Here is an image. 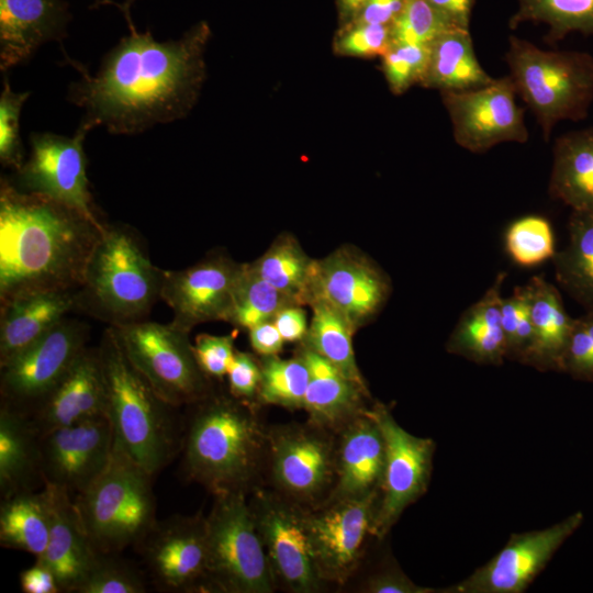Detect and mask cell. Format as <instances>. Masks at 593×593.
Instances as JSON below:
<instances>
[{"mask_svg":"<svg viewBox=\"0 0 593 593\" xmlns=\"http://www.w3.org/2000/svg\"><path fill=\"white\" fill-rule=\"evenodd\" d=\"M505 277L499 272L484 294L461 314L447 340V351L479 363L500 365L506 358L501 321Z\"/></svg>","mask_w":593,"mask_h":593,"instance_id":"obj_28","label":"cell"},{"mask_svg":"<svg viewBox=\"0 0 593 593\" xmlns=\"http://www.w3.org/2000/svg\"><path fill=\"white\" fill-rule=\"evenodd\" d=\"M506 248L522 266H534L552 258L556 250L549 222L535 215L515 221L506 232Z\"/></svg>","mask_w":593,"mask_h":593,"instance_id":"obj_41","label":"cell"},{"mask_svg":"<svg viewBox=\"0 0 593 593\" xmlns=\"http://www.w3.org/2000/svg\"><path fill=\"white\" fill-rule=\"evenodd\" d=\"M235 334L210 335L201 334L195 337L193 353L202 372L208 378L221 379L227 374L234 359Z\"/></svg>","mask_w":593,"mask_h":593,"instance_id":"obj_47","label":"cell"},{"mask_svg":"<svg viewBox=\"0 0 593 593\" xmlns=\"http://www.w3.org/2000/svg\"><path fill=\"white\" fill-rule=\"evenodd\" d=\"M249 343L259 356L278 355L284 340L272 320L259 323L248 329Z\"/></svg>","mask_w":593,"mask_h":593,"instance_id":"obj_52","label":"cell"},{"mask_svg":"<svg viewBox=\"0 0 593 593\" xmlns=\"http://www.w3.org/2000/svg\"><path fill=\"white\" fill-rule=\"evenodd\" d=\"M339 430L336 478L326 502L360 499L379 492L384 472L385 445L369 409Z\"/></svg>","mask_w":593,"mask_h":593,"instance_id":"obj_23","label":"cell"},{"mask_svg":"<svg viewBox=\"0 0 593 593\" xmlns=\"http://www.w3.org/2000/svg\"><path fill=\"white\" fill-rule=\"evenodd\" d=\"M528 284L534 336L525 363L561 370L573 318L568 315L558 289L542 276L533 277Z\"/></svg>","mask_w":593,"mask_h":593,"instance_id":"obj_31","label":"cell"},{"mask_svg":"<svg viewBox=\"0 0 593 593\" xmlns=\"http://www.w3.org/2000/svg\"><path fill=\"white\" fill-rule=\"evenodd\" d=\"M511 30L526 22L548 26L545 42L552 45L573 32L593 35V0H516Z\"/></svg>","mask_w":593,"mask_h":593,"instance_id":"obj_37","label":"cell"},{"mask_svg":"<svg viewBox=\"0 0 593 593\" xmlns=\"http://www.w3.org/2000/svg\"><path fill=\"white\" fill-rule=\"evenodd\" d=\"M100 417L107 416L99 353L86 347L29 418L41 436Z\"/></svg>","mask_w":593,"mask_h":593,"instance_id":"obj_22","label":"cell"},{"mask_svg":"<svg viewBox=\"0 0 593 593\" xmlns=\"http://www.w3.org/2000/svg\"><path fill=\"white\" fill-rule=\"evenodd\" d=\"M284 343H301L307 331V315L303 305H289L272 318Z\"/></svg>","mask_w":593,"mask_h":593,"instance_id":"obj_50","label":"cell"},{"mask_svg":"<svg viewBox=\"0 0 593 593\" xmlns=\"http://www.w3.org/2000/svg\"><path fill=\"white\" fill-rule=\"evenodd\" d=\"M548 189L572 212L593 216V127L556 138Z\"/></svg>","mask_w":593,"mask_h":593,"instance_id":"obj_29","label":"cell"},{"mask_svg":"<svg viewBox=\"0 0 593 593\" xmlns=\"http://www.w3.org/2000/svg\"><path fill=\"white\" fill-rule=\"evenodd\" d=\"M324 430L310 423L268 435L272 479L284 497L301 506L329 495L335 483L336 444Z\"/></svg>","mask_w":593,"mask_h":593,"instance_id":"obj_14","label":"cell"},{"mask_svg":"<svg viewBox=\"0 0 593 593\" xmlns=\"http://www.w3.org/2000/svg\"><path fill=\"white\" fill-rule=\"evenodd\" d=\"M260 384L257 401L286 409H303L309 383V369L296 355L282 359L278 355L260 356Z\"/></svg>","mask_w":593,"mask_h":593,"instance_id":"obj_38","label":"cell"},{"mask_svg":"<svg viewBox=\"0 0 593 593\" xmlns=\"http://www.w3.org/2000/svg\"><path fill=\"white\" fill-rule=\"evenodd\" d=\"M41 437L44 484L79 494L105 469L113 452V434L107 417L55 428Z\"/></svg>","mask_w":593,"mask_h":593,"instance_id":"obj_21","label":"cell"},{"mask_svg":"<svg viewBox=\"0 0 593 593\" xmlns=\"http://www.w3.org/2000/svg\"><path fill=\"white\" fill-rule=\"evenodd\" d=\"M309 306L312 309V318L301 345L325 358L350 380L367 388L353 347V336L357 328L342 312L323 300H314Z\"/></svg>","mask_w":593,"mask_h":593,"instance_id":"obj_35","label":"cell"},{"mask_svg":"<svg viewBox=\"0 0 593 593\" xmlns=\"http://www.w3.org/2000/svg\"><path fill=\"white\" fill-rule=\"evenodd\" d=\"M454 27L469 30L474 0H427Z\"/></svg>","mask_w":593,"mask_h":593,"instance_id":"obj_55","label":"cell"},{"mask_svg":"<svg viewBox=\"0 0 593 593\" xmlns=\"http://www.w3.org/2000/svg\"><path fill=\"white\" fill-rule=\"evenodd\" d=\"M77 306V290L33 291L1 303L0 366L43 338Z\"/></svg>","mask_w":593,"mask_h":593,"instance_id":"obj_26","label":"cell"},{"mask_svg":"<svg viewBox=\"0 0 593 593\" xmlns=\"http://www.w3.org/2000/svg\"><path fill=\"white\" fill-rule=\"evenodd\" d=\"M71 20L65 0H0V68L26 63L47 42H61Z\"/></svg>","mask_w":593,"mask_h":593,"instance_id":"obj_24","label":"cell"},{"mask_svg":"<svg viewBox=\"0 0 593 593\" xmlns=\"http://www.w3.org/2000/svg\"><path fill=\"white\" fill-rule=\"evenodd\" d=\"M43 486L49 500L51 530L47 547L36 560L53 571L61 592H75L101 553L92 546L71 494L49 483Z\"/></svg>","mask_w":593,"mask_h":593,"instance_id":"obj_25","label":"cell"},{"mask_svg":"<svg viewBox=\"0 0 593 593\" xmlns=\"http://www.w3.org/2000/svg\"><path fill=\"white\" fill-rule=\"evenodd\" d=\"M125 20L128 34L103 56L93 76L66 57L80 74L67 98L85 111L81 122L90 128L132 135L190 111L204 76L209 30L200 23L178 40L159 42L148 31L138 32L131 16Z\"/></svg>","mask_w":593,"mask_h":593,"instance_id":"obj_1","label":"cell"},{"mask_svg":"<svg viewBox=\"0 0 593 593\" xmlns=\"http://www.w3.org/2000/svg\"><path fill=\"white\" fill-rule=\"evenodd\" d=\"M88 327L64 318L27 349L0 366L1 405L27 417L68 371L86 348Z\"/></svg>","mask_w":593,"mask_h":593,"instance_id":"obj_10","label":"cell"},{"mask_svg":"<svg viewBox=\"0 0 593 593\" xmlns=\"http://www.w3.org/2000/svg\"><path fill=\"white\" fill-rule=\"evenodd\" d=\"M104 225L1 179L0 300L42 290H78Z\"/></svg>","mask_w":593,"mask_h":593,"instance_id":"obj_2","label":"cell"},{"mask_svg":"<svg viewBox=\"0 0 593 593\" xmlns=\"http://www.w3.org/2000/svg\"><path fill=\"white\" fill-rule=\"evenodd\" d=\"M163 270L156 268L127 230L105 226L77 290L78 306L112 325L141 321L160 298Z\"/></svg>","mask_w":593,"mask_h":593,"instance_id":"obj_5","label":"cell"},{"mask_svg":"<svg viewBox=\"0 0 593 593\" xmlns=\"http://www.w3.org/2000/svg\"><path fill=\"white\" fill-rule=\"evenodd\" d=\"M30 91L15 92L8 78H3L0 97V161L5 167L19 170L23 165V144L20 137V115Z\"/></svg>","mask_w":593,"mask_h":593,"instance_id":"obj_45","label":"cell"},{"mask_svg":"<svg viewBox=\"0 0 593 593\" xmlns=\"http://www.w3.org/2000/svg\"><path fill=\"white\" fill-rule=\"evenodd\" d=\"M249 506L273 574L291 591L312 593L321 579L306 525V511L287 499L255 488Z\"/></svg>","mask_w":593,"mask_h":593,"instance_id":"obj_12","label":"cell"},{"mask_svg":"<svg viewBox=\"0 0 593 593\" xmlns=\"http://www.w3.org/2000/svg\"><path fill=\"white\" fill-rule=\"evenodd\" d=\"M567 246L552 261L559 286L585 311L593 310V216L572 212Z\"/></svg>","mask_w":593,"mask_h":593,"instance_id":"obj_36","label":"cell"},{"mask_svg":"<svg viewBox=\"0 0 593 593\" xmlns=\"http://www.w3.org/2000/svg\"><path fill=\"white\" fill-rule=\"evenodd\" d=\"M407 0H368L359 11V23L391 25Z\"/></svg>","mask_w":593,"mask_h":593,"instance_id":"obj_54","label":"cell"},{"mask_svg":"<svg viewBox=\"0 0 593 593\" xmlns=\"http://www.w3.org/2000/svg\"><path fill=\"white\" fill-rule=\"evenodd\" d=\"M51 507L43 486L40 492L23 491L2 499L0 544L40 558L48 544Z\"/></svg>","mask_w":593,"mask_h":593,"instance_id":"obj_34","label":"cell"},{"mask_svg":"<svg viewBox=\"0 0 593 593\" xmlns=\"http://www.w3.org/2000/svg\"><path fill=\"white\" fill-rule=\"evenodd\" d=\"M136 548L160 591L206 589V517L202 514L157 521Z\"/></svg>","mask_w":593,"mask_h":593,"instance_id":"obj_17","label":"cell"},{"mask_svg":"<svg viewBox=\"0 0 593 593\" xmlns=\"http://www.w3.org/2000/svg\"><path fill=\"white\" fill-rule=\"evenodd\" d=\"M298 354L309 369L303 410L310 423L325 429H340L367 410L365 401L370 396L368 388L350 380L325 358L303 345Z\"/></svg>","mask_w":593,"mask_h":593,"instance_id":"obj_27","label":"cell"},{"mask_svg":"<svg viewBox=\"0 0 593 593\" xmlns=\"http://www.w3.org/2000/svg\"><path fill=\"white\" fill-rule=\"evenodd\" d=\"M147 586L141 573L112 555H100L75 593H144Z\"/></svg>","mask_w":593,"mask_h":593,"instance_id":"obj_43","label":"cell"},{"mask_svg":"<svg viewBox=\"0 0 593 593\" xmlns=\"http://www.w3.org/2000/svg\"><path fill=\"white\" fill-rule=\"evenodd\" d=\"M206 589L270 593L276 577L244 493L215 495L206 516Z\"/></svg>","mask_w":593,"mask_h":593,"instance_id":"obj_8","label":"cell"},{"mask_svg":"<svg viewBox=\"0 0 593 593\" xmlns=\"http://www.w3.org/2000/svg\"><path fill=\"white\" fill-rule=\"evenodd\" d=\"M368 0H340L343 7L347 10V11H356V10H361V8L363 7V4L367 2Z\"/></svg>","mask_w":593,"mask_h":593,"instance_id":"obj_57","label":"cell"},{"mask_svg":"<svg viewBox=\"0 0 593 593\" xmlns=\"http://www.w3.org/2000/svg\"><path fill=\"white\" fill-rule=\"evenodd\" d=\"M98 353L113 449L154 475L169 463L177 448L174 406L132 365L113 326L104 331Z\"/></svg>","mask_w":593,"mask_h":593,"instance_id":"obj_4","label":"cell"},{"mask_svg":"<svg viewBox=\"0 0 593 593\" xmlns=\"http://www.w3.org/2000/svg\"><path fill=\"white\" fill-rule=\"evenodd\" d=\"M195 405L183 437L186 477L215 495L253 491L268 434L250 403L212 392Z\"/></svg>","mask_w":593,"mask_h":593,"instance_id":"obj_3","label":"cell"},{"mask_svg":"<svg viewBox=\"0 0 593 593\" xmlns=\"http://www.w3.org/2000/svg\"><path fill=\"white\" fill-rule=\"evenodd\" d=\"M429 46L391 44L382 56L383 72L394 93H402L414 83H422L427 70Z\"/></svg>","mask_w":593,"mask_h":593,"instance_id":"obj_44","label":"cell"},{"mask_svg":"<svg viewBox=\"0 0 593 593\" xmlns=\"http://www.w3.org/2000/svg\"><path fill=\"white\" fill-rule=\"evenodd\" d=\"M226 376L231 395L250 404L257 400L261 371L254 355L236 350Z\"/></svg>","mask_w":593,"mask_h":593,"instance_id":"obj_49","label":"cell"},{"mask_svg":"<svg viewBox=\"0 0 593 593\" xmlns=\"http://www.w3.org/2000/svg\"><path fill=\"white\" fill-rule=\"evenodd\" d=\"M505 60L517 96L528 105L548 141L560 121H581L593 102V55L546 51L511 35Z\"/></svg>","mask_w":593,"mask_h":593,"instance_id":"obj_6","label":"cell"},{"mask_svg":"<svg viewBox=\"0 0 593 593\" xmlns=\"http://www.w3.org/2000/svg\"><path fill=\"white\" fill-rule=\"evenodd\" d=\"M112 326L132 365L166 403L174 407L194 404L211 393L189 333L171 323L148 321Z\"/></svg>","mask_w":593,"mask_h":593,"instance_id":"obj_9","label":"cell"},{"mask_svg":"<svg viewBox=\"0 0 593 593\" xmlns=\"http://www.w3.org/2000/svg\"><path fill=\"white\" fill-rule=\"evenodd\" d=\"M20 585L24 593L61 592L53 571L37 560L32 567L21 572Z\"/></svg>","mask_w":593,"mask_h":593,"instance_id":"obj_53","label":"cell"},{"mask_svg":"<svg viewBox=\"0 0 593 593\" xmlns=\"http://www.w3.org/2000/svg\"><path fill=\"white\" fill-rule=\"evenodd\" d=\"M391 26L392 44L429 46L451 26L427 0H407Z\"/></svg>","mask_w":593,"mask_h":593,"instance_id":"obj_42","label":"cell"},{"mask_svg":"<svg viewBox=\"0 0 593 593\" xmlns=\"http://www.w3.org/2000/svg\"><path fill=\"white\" fill-rule=\"evenodd\" d=\"M379 493L360 499L326 502L306 511V525L318 574L323 581L343 583L357 567L372 535Z\"/></svg>","mask_w":593,"mask_h":593,"instance_id":"obj_19","label":"cell"},{"mask_svg":"<svg viewBox=\"0 0 593 593\" xmlns=\"http://www.w3.org/2000/svg\"><path fill=\"white\" fill-rule=\"evenodd\" d=\"M391 290L390 278L369 256L344 245L316 259L311 303H329L358 331L380 313Z\"/></svg>","mask_w":593,"mask_h":593,"instance_id":"obj_18","label":"cell"},{"mask_svg":"<svg viewBox=\"0 0 593 593\" xmlns=\"http://www.w3.org/2000/svg\"><path fill=\"white\" fill-rule=\"evenodd\" d=\"M385 445V463L373 521L372 535L382 538L402 512L425 491L428 484L434 443L414 436L401 427L381 403L369 409Z\"/></svg>","mask_w":593,"mask_h":593,"instance_id":"obj_15","label":"cell"},{"mask_svg":"<svg viewBox=\"0 0 593 593\" xmlns=\"http://www.w3.org/2000/svg\"><path fill=\"white\" fill-rule=\"evenodd\" d=\"M501 321L506 358L526 361L533 344L532 292L527 283L515 287L501 303Z\"/></svg>","mask_w":593,"mask_h":593,"instance_id":"obj_40","label":"cell"},{"mask_svg":"<svg viewBox=\"0 0 593 593\" xmlns=\"http://www.w3.org/2000/svg\"><path fill=\"white\" fill-rule=\"evenodd\" d=\"M43 483L41 437L30 418L4 405L0 409V491L2 499Z\"/></svg>","mask_w":593,"mask_h":593,"instance_id":"obj_30","label":"cell"},{"mask_svg":"<svg viewBox=\"0 0 593 593\" xmlns=\"http://www.w3.org/2000/svg\"><path fill=\"white\" fill-rule=\"evenodd\" d=\"M90 130L81 122L71 137L51 132L32 133L30 157L15 171L12 183L21 191L44 195L99 221L89 191L83 149Z\"/></svg>","mask_w":593,"mask_h":593,"instance_id":"obj_11","label":"cell"},{"mask_svg":"<svg viewBox=\"0 0 593 593\" xmlns=\"http://www.w3.org/2000/svg\"><path fill=\"white\" fill-rule=\"evenodd\" d=\"M137 0H93L92 8L104 4H116V8L123 13L124 18L131 16V7Z\"/></svg>","mask_w":593,"mask_h":593,"instance_id":"obj_56","label":"cell"},{"mask_svg":"<svg viewBox=\"0 0 593 593\" xmlns=\"http://www.w3.org/2000/svg\"><path fill=\"white\" fill-rule=\"evenodd\" d=\"M248 265L298 305H310L316 259L304 251L292 234H280L259 258Z\"/></svg>","mask_w":593,"mask_h":593,"instance_id":"obj_33","label":"cell"},{"mask_svg":"<svg viewBox=\"0 0 593 593\" xmlns=\"http://www.w3.org/2000/svg\"><path fill=\"white\" fill-rule=\"evenodd\" d=\"M391 44L390 25L358 23L339 38L337 48L349 56L382 57Z\"/></svg>","mask_w":593,"mask_h":593,"instance_id":"obj_48","label":"cell"},{"mask_svg":"<svg viewBox=\"0 0 593 593\" xmlns=\"http://www.w3.org/2000/svg\"><path fill=\"white\" fill-rule=\"evenodd\" d=\"M370 593H432L436 590L423 588L412 582L401 571L388 570L372 575L365 586Z\"/></svg>","mask_w":593,"mask_h":593,"instance_id":"obj_51","label":"cell"},{"mask_svg":"<svg viewBox=\"0 0 593 593\" xmlns=\"http://www.w3.org/2000/svg\"><path fill=\"white\" fill-rule=\"evenodd\" d=\"M244 269L245 264L217 255L163 271L160 298L174 313L170 323L190 334L202 323L227 322Z\"/></svg>","mask_w":593,"mask_h":593,"instance_id":"obj_16","label":"cell"},{"mask_svg":"<svg viewBox=\"0 0 593 593\" xmlns=\"http://www.w3.org/2000/svg\"><path fill=\"white\" fill-rule=\"evenodd\" d=\"M561 370L578 379L593 380V310L573 318Z\"/></svg>","mask_w":593,"mask_h":593,"instance_id":"obj_46","label":"cell"},{"mask_svg":"<svg viewBox=\"0 0 593 593\" xmlns=\"http://www.w3.org/2000/svg\"><path fill=\"white\" fill-rule=\"evenodd\" d=\"M153 477L127 455L113 449L101 474L76 495L80 521L99 553L136 548L155 526Z\"/></svg>","mask_w":593,"mask_h":593,"instance_id":"obj_7","label":"cell"},{"mask_svg":"<svg viewBox=\"0 0 593 593\" xmlns=\"http://www.w3.org/2000/svg\"><path fill=\"white\" fill-rule=\"evenodd\" d=\"M516 96L508 75L475 89L441 92L455 142L475 154L501 143L527 142L529 134Z\"/></svg>","mask_w":593,"mask_h":593,"instance_id":"obj_13","label":"cell"},{"mask_svg":"<svg viewBox=\"0 0 593 593\" xmlns=\"http://www.w3.org/2000/svg\"><path fill=\"white\" fill-rule=\"evenodd\" d=\"M289 305L298 304L255 273L247 262L227 323L248 331L259 323L272 320L280 310Z\"/></svg>","mask_w":593,"mask_h":593,"instance_id":"obj_39","label":"cell"},{"mask_svg":"<svg viewBox=\"0 0 593 593\" xmlns=\"http://www.w3.org/2000/svg\"><path fill=\"white\" fill-rule=\"evenodd\" d=\"M493 79L477 58L469 30L451 29L429 45L427 70L421 85L451 92L475 89Z\"/></svg>","mask_w":593,"mask_h":593,"instance_id":"obj_32","label":"cell"},{"mask_svg":"<svg viewBox=\"0 0 593 593\" xmlns=\"http://www.w3.org/2000/svg\"><path fill=\"white\" fill-rule=\"evenodd\" d=\"M582 521L578 512L548 528L512 536L490 561L448 592H523Z\"/></svg>","mask_w":593,"mask_h":593,"instance_id":"obj_20","label":"cell"}]
</instances>
